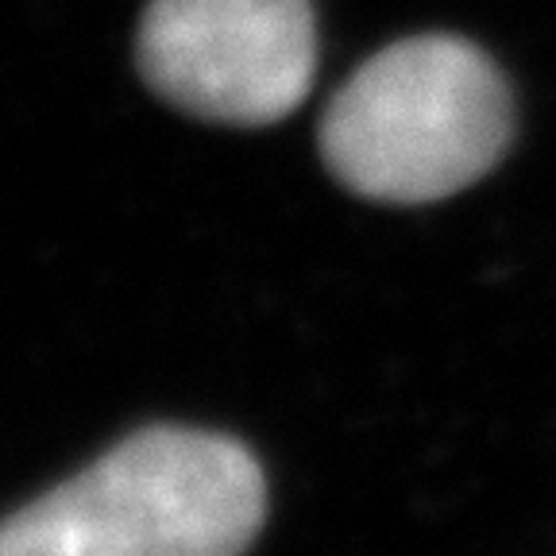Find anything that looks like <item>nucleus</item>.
I'll return each instance as SVG.
<instances>
[{
    "instance_id": "f257e3e1",
    "label": "nucleus",
    "mask_w": 556,
    "mask_h": 556,
    "mask_svg": "<svg viewBox=\"0 0 556 556\" xmlns=\"http://www.w3.org/2000/svg\"><path fill=\"white\" fill-rule=\"evenodd\" d=\"M267 479L240 441L155 426L4 521L0 556H243Z\"/></svg>"
},
{
    "instance_id": "f03ea898",
    "label": "nucleus",
    "mask_w": 556,
    "mask_h": 556,
    "mask_svg": "<svg viewBox=\"0 0 556 556\" xmlns=\"http://www.w3.org/2000/svg\"><path fill=\"white\" fill-rule=\"evenodd\" d=\"M510 136L503 70L468 39L414 35L367 59L332 97L321 155L359 198L421 205L479 182Z\"/></svg>"
},
{
    "instance_id": "7ed1b4c3",
    "label": "nucleus",
    "mask_w": 556,
    "mask_h": 556,
    "mask_svg": "<svg viewBox=\"0 0 556 556\" xmlns=\"http://www.w3.org/2000/svg\"><path fill=\"white\" fill-rule=\"evenodd\" d=\"M139 74L163 101L213 124L263 128L305 101L317 70L309 0H151Z\"/></svg>"
}]
</instances>
